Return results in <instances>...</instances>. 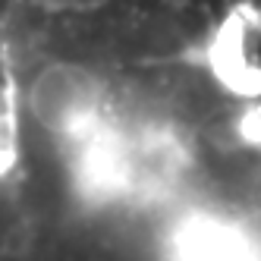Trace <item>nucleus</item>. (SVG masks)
<instances>
[{
    "mask_svg": "<svg viewBox=\"0 0 261 261\" xmlns=\"http://www.w3.org/2000/svg\"><path fill=\"white\" fill-rule=\"evenodd\" d=\"M29 110L47 136L72 145L101 123L104 85L85 66L50 63L29 88Z\"/></svg>",
    "mask_w": 261,
    "mask_h": 261,
    "instance_id": "f257e3e1",
    "label": "nucleus"
}]
</instances>
